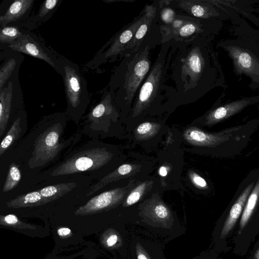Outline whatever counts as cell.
Masks as SVG:
<instances>
[{"label": "cell", "instance_id": "6da1fadb", "mask_svg": "<svg viewBox=\"0 0 259 259\" xmlns=\"http://www.w3.org/2000/svg\"><path fill=\"white\" fill-rule=\"evenodd\" d=\"M205 36L174 42L168 53L166 78L170 77L175 87L168 90V101L193 102L208 92L213 85L215 69L210 58Z\"/></svg>", "mask_w": 259, "mask_h": 259}, {"label": "cell", "instance_id": "7a4b0ae2", "mask_svg": "<svg viewBox=\"0 0 259 259\" xmlns=\"http://www.w3.org/2000/svg\"><path fill=\"white\" fill-rule=\"evenodd\" d=\"M152 45L122 58L115 68L109 83L113 101L128 105L135 97L152 66L150 50Z\"/></svg>", "mask_w": 259, "mask_h": 259}, {"label": "cell", "instance_id": "3957f363", "mask_svg": "<svg viewBox=\"0 0 259 259\" xmlns=\"http://www.w3.org/2000/svg\"><path fill=\"white\" fill-rule=\"evenodd\" d=\"M174 42L162 43L161 49L136 97L135 110L148 108L153 103L160 102L166 96V78L169 65L168 53Z\"/></svg>", "mask_w": 259, "mask_h": 259}, {"label": "cell", "instance_id": "277c9868", "mask_svg": "<svg viewBox=\"0 0 259 259\" xmlns=\"http://www.w3.org/2000/svg\"><path fill=\"white\" fill-rule=\"evenodd\" d=\"M58 73L64 84L67 114L77 123L90 102L85 78L77 64L61 55Z\"/></svg>", "mask_w": 259, "mask_h": 259}, {"label": "cell", "instance_id": "5b68a950", "mask_svg": "<svg viewBox=\"0 0 259 259\" xmlns=\"http://www.w3.org/2000/svg\"><path fill=\"white\" fill-rule=\"evenodd\" d=\"M144 10L139 16L113 36L85 64V66L95 69L106 62L115 61L134 37L144 20Z\"/></svg>", "mask_w": 259, "mask_h": 259}, {"label": "cell", "instance_id": "8992f818", "mask_svg": "<svg viewBox=\"0 0 259 259\" xmlns=\"http://www.w3.org/2000/svg\"><path fill=\"white\" fill-rule=\"evenodd\" d=\"M20 53L42 60L53 67L58 73L60 56L46 46L41 37L32 31L24 28L23 33L16 41L6 46Z\"/></svg>", "mask_w": 259, "mask_h": 259}, {"label": "cell", "instance_id": "52a82bcc", "mask_svg": "<svg viewBox=\"0 0 259 259\" xmlns=\"http://www.w3.org/2000/svg\"><path fill=\"white\" fill-rule=\"evenodd\" d=\"M109 157V153L101 149H88L64 161L53 170L51 175L59 176L95 170L103 165Z\"/></svg>", "mask_w": 259, "mask_h": 259}, {"label": "cell", "instance_id": "ba28073f", "mask_svg": "<svg viewBox=\"0 0 259 259\" xmlns=\"http://www.w3.org/2000/svg\"><path fill=\"white\" fill-rule=\"evenodd\" d=\"M61 124L54 123L38 136L34 143L32 162L29 164L38 166L52 160L61 150L62 144L60 142Z\"/></svg>", "mask_w": 259, "mask_h": 259}, {"label": "cell", "instance_id": "9c48e42d", "mask_svg": "<svg viewBox=\"0 0 259 259\" xmlns=\"http://www.w3.org/2000/svg\"><path fill=\"white\" fill-rule=\"evenodd\" d=\"M19 74L12 77L0 90V136L5 131L11 114L23 106V94Z\"/></svg>", "mask_w": 259, "mask_h": 259}, {"label": "cell", "instance_id": "30bf717a", "mask_svg": "<svg viewBox=\"0 0 259 259\" xmlns=\"http://www.w3.org/2000/svg\"><path fill=\"white\" fill-rule=\"evenodd\" d=\"M154 3L152 5H147L145 6L144 20L137 30L134 37L119 56L120 58H123L126 55H131L138 51L144 43L145 38L148 37L147 34L150 32L152 29V26L158 10L157 1Z\"/></svg>", "mask_w": 259, "mask_h": 259}, {"label": "cell", "instance_id": "8fae6325", "mask_svg": "<svg viewBox=\"0 0 259 259\" xmlns=\"http://www.w3.org/2000/svg\"><path fill=\"white\" fill-rule=\"evenodd\" d=\"M34 2V0L11 1L0 15V28L7 25H18L26 21L30 17Z\"/></svg>", "mask_w": 259, "mask_h": 259}, {"label": "cell", "instance_id": "7c38bea8", "mask_svg": "<svg viewBox=\"0 0 259 259\" xmlns=\"http://www.w3.org/2000/svg\"><path fill=\"white\" fill-rule=\"evenodd\" d=\"M0 90L19 71L24 57L8 48H0Z\"/></svg>", "mask_w": 259, "mask_h": 259}, {"label": "cell", "instance_id": "4fadbf2b", "mask_svg": "<svg viewBox=\"0 0 259 259\" xmlns=\"http://www.w3.org/2000/svg\"><path fill=\"white\" fill-rule=\"evenodd\" d=\"M168 6L187 13L190 17L200 19H209L215 15L213 8L204 1H170Z\"/></svg>", "mask_w": 259, "mask_h": 259}, {"label": "cell", "instance_id": "5bb4252c", "mask_svg": "<svg viewBox=\"0 0 259 259\" xmlns=\"http://www.w3.org/2000/svg\"><path fill=\"white\" fill-rule=\"evenodd\" d=\"M62 2V0L43 1L36 14L18 25L31 31L37 29L53 16Z\"/></svg>", "mask_w": 259, "mask_h": 259}, {"label": "cell", "instance_id": "9a60e30c", "mask_svg": "<svg viewBox=\"0 0 259 259\" xmlns=\"http://www.w3.org/2000/svg\"><path fill=\"white\" fill-rule=\"evenodd\" d=\"M234 128L226 130L218 134H209L198 129L188 130L185 134V137L189 141L201 145L216 146L229 140L232 132L237 130Z\"/></svg>", "mask_w": 259, "mask_h": 259}, {"label": "cell", "instance_id": "2e32d148", "mask_svg": "<svg viewBox=\"0 0 259 259\" xmlns=\"http://www.w3.org/2000/svg\"><path fill=\"white\" fill-rule=\"evenodd\" d=\"M229 53L240 72L254 73L259 69V62L250 53L237 47H231Z\"/></svg>", "mask_w": 259, "mask_h": 259}, {"label": "cell", "instance_id": "e0dca14e", "mask_svg": "<svg viewBox=\"0 0 259 259\" xmlns=\"http://www.w3.org/2000/svg\"><path fill=\"white\" fill-rule=\"evenodd\" d=\"M249 101L247 100H238L214 109L207 116V123L214 124L230 117L248 106Z\"/></svg>", "mask_w": 259, "mask_h": 259}, {"label": "cell", "instance_id": "ac0fdd59", "mask_svg": "<svg viewBox=\"0 0 259 259\" xmlns=\"http://www.w3.org/2000/svg\"><path fill=\"white\" fill-rule=\"evenodd\" d=\"M120 194L118 189L103 192L90 199L79 210L90 212L106 208L115 203L120 198Z\"/></svg>", "mask_w": 259, "mask_h": 259}, {"label": "cell", "instance_id": "d6986e66", "mask_svg": "<svg viewBox=\"0 0 259 259\" xmlns=\"http://www.w3.org/2000/svg\"><path fill=\"white\" fill-rule=\"evenodd\" d=\"M205 25L203 20L192 17L189 22L172 35L171 39L179 41L188 40L197 36H205Z\"/></svg>", "mask_w": 259, "mask_h": 259}, {"label": "cell", "instance_id": "ffe728a7", "mask_svg": "<svg viewBox=\"0 0 259 259\" xmlns=\"http://www.w3.org/2000/svg\"><path fill=\"white\" fill-rule=\"evenodd\" d=\"M253 182L248 185L232 206L222 230L221 238L224 237L234 227L242 212L244 204L253 188Z\"/></svg>", "mask_w": 259, "mask_h": 259}, {"label": "cell", "instance_id": "44dd1931", "mask_svg": "<svg viewBox=\"0 0 259 259\" xmlns=\"http://www.w3.org/2000/svg\"><path fill=\"white\" fill-rule=\"evenodd\" d=\"M76 183H60L42 188L40 192L43 201L49 202L60 197L70 192L76 186Z\"/></svg>", "mask_w": 259, "mask_h": 259}, {"label": "cell", "instance_id": "7402d4cb", "mask_svg": "<svg viewBox=\"0 0 259 259\" xmlns=\"http://www.w3.org/2000/svg\"><path fill=\"white\" fill-rule=\"evenodd\" d=\"M0 46H6L16 41L23 33L24 28L16 25L0 28Z\"/></svg>", "mask_w": 259, "mask_h": 259}, {"label": "cell", "instance_id": "603a6c76", "mask_svg": "<svg viewBox=\"0 0 259 259\" xmlns=\"http://www.w3.org/2000/svg\"><path fill=\"white\" fill-rule=\"evenodd\" d=\"M259 198V179L256 182L251 193L248 197L245 207L243 211L240 220V228L243 229L247 223L255 208Z\"/></svg>", "mask_w": 259, "mask_h": 259}, {"label": "cell", "instance_id": "cb8c5ba5", "mask_svg": "<svg viewBox=\"0 0 259 259\" xmlns=\"http://www.w3.org/2000/svg\"><path fill=\"white\" fill-rule=\"evenodd\" d=\"M21 120V116L18 117L15 119L11 127L2 141L0 145V156H2L19 136L21 132L20 127Z\"/></svg>", "mask_w": 259, "mask_h": 259}, {"label": "cell", "instance_id": "d4e9b609", "mask_svg": "<svg viewBox=\"0 0 259 259\" xmlns=\"http://www.w3.org/2000/svg\"><path fill=\"white\" fill-rule=\"evenodd\" d=\"M43 199L40 192L37 191L30 192L18 196L14 199L8 202L10 206L16 207L40 203Z\"/></svg>", "mask_w": 259, "mask_h": 259}, {"label": "cell", "instance_id": "484cf974", "mask_svg": "<svg viewBox=\"0 0 259 259\" xmlns=\"http://www.w3.org/2000/svg\"><path fill=\"white\" fill-rule=\"evenodd\" d=\"M21 179V171L18 165L13 162L9 166L3 192H8L16 187Z\"/></svg>", "mask_w": 259, "mask_h": 259}, {"label": "cell", "instance_id": "4316f807", "mask_svg": "<svg viewBox=\"0 0 259 259\" xmlns=\"http://www.w3.org/2000/svg\"><path fill=\"white\" fill-rule=\"evenodd\" d=\"M158 9L160 20L164 25L171 24L178 15L174 9L168 6H164L160 9L158 8Z\"/></svg>", "mask_w": 259, "mask_h": 259}, {"label": "cell", "instance_id": "83f0119b", "mask_svg": "<svg viewBox=\"0 0 259 259\" xmlns=\"http://www.w3.org/2000/svg\"><path fill=\"white\" fill-rule=\"evenodd\" d=\"M145 183L139 185L132 193H131L126 199V203L128 205H132L136 203L140 198L141 196L145 189Z\"/></svg>", "mask_w": 259, "mask_h": 259}, {"label": "cell", "instance_id": "f1b7e54d", "mask_svg": "<svg viewBox=\"0 0 259 259\" xmlns=\"http://www.w3.org/2000/svg\"><path fill=\"white\" fill-rule=\"evenodd\" d=\"M152 128V124L150 122H144L138 126L137 132L140 135H144L149 133Z\"/></svg>", "mask_w": 259, "mask_h": 259}, {"label": "cell", "instance_id": "f546056e", "mask_svg": "<svg viewBox=\"0 0 259 259\" xmlns=\"http://www.w3.org/2000/svg\"><path fill=\"white\" fill-rule=\"evenodd\" d=\"M156 214L160 218H165L168 215L167 208L162 204L157 205L155 208Z\"/></svg>", "mask_w": 259, "mask_h": 259}, {"label": "cell", "instance_id": "4dcf8cb0", "mask_svg": "<svg viewBox=\"0 0 259 259\" xmlns=\"http://www.w3.org/2000/svg\"><path fill=\"white\" fill-rule=\"evenodd\" d=\"M192 180L194 184L201 188H205L207 187V183L205 180L199 175L194 174L192 175Z\"/></svg>", "mask_w": 259, "mask_h": 259}, {"label": "cell", "instance_id": "1f68e13d", "mask_svg": "<svg viewBox=\"0 0 259 259\" xmlns=\"http://www.w3.org/2000/svg\"><path fill=\"white\" fill-rule=\"evenodd\" d=\"M132 170V166L128 164H124L118 168L117 172L120 175H125L131 172Z\"/></svg>", "mask_w": 259, "mask_h": 259}, {"label": "cell", "instance_id": "d6a6232c", "mask_svg": "<svg viewBox=\"0 0 259 259\" xmlns=\"http://www.w3.org/2000/svg\"><path fill=\"white\" fill-rule=\"evenodd\" d=\"M5 221L9 224H14L18 222L17 218L13 214H8L5 217Z\"/></svg>", "mask_w": 259, "mask_h": 259}, {"label": "cell", "instance_id": "836d02e7", "mask_svg": "<svg viewBox=\"0 0 259 259\" xmlns=\"http://www.w3.org/2000/svg\"><path fill=\"white\" fill-rule=\"evenodd\" d=\"M117 240V237L115 235H112L109 237L107 241V245L109 246H112L114 245Z\"/></svg>", "mask_w": 259, "mask_h": 259}, {"label": "cell", "instance_id": "e575fe53", "mask_svg": "<svg viewBox=\"0 0 259 259\" xmlns=\"http://www.w3.org/2000/svg\"><path fill=\"white\" fill-rule=\"evenodd\" d=\"M70 233V230L67 228H62L58 230V233L60 236H66Z\"/></svg>", "mask_w": 259, "mask_h": 259}, {"label": "cell", "instance_id": "d590c367", "mask_svg": "<svg viewBox=\"0 0 259 259\" xmlns=\"http://www.w3.org/2000/svg\"><path fill=\"white\" fill-rule=\"evenodd\" d=\"M159 174L160 175H161L162 177L166 176L167 174V169H166V167L164 166L160 167V168L159 170Z\"/></svg>", "mask_w": 259, "mask_h": 259}, {"label": "cell", "instance_id": "8d00e7d4", "mask_svg": "<svg viewBox=\"0 0 259 259\" xmlns=\"http://www.w3.org/2000/svg\"><path fill=\"white\" fill-rule=\"evenodd\" d=\"M138 252V259H149L148 256H147L146 254L142 253H140L139 251Z\"/></svg>", "mask_w": 259, "mask_h": 259}]
</instances>
